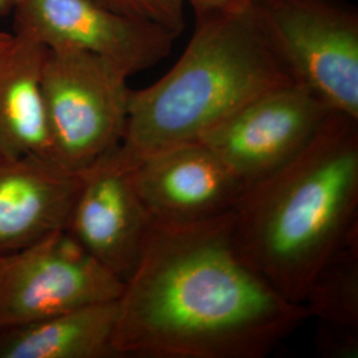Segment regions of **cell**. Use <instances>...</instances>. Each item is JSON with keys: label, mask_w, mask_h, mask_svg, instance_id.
Returning a JSON list of instances; mask_svg holds the SVG:
<instances>
[{"label": "cell", "mask_w": 358, "mask_h": 358, "mask_svg": "<svg viewBox=\"0 0 358 358\" xmlns=\"http://www.w3.org/2000/svg\"><path fill=\"white\" fill-rule=\"evenodd\" d=\"M291 80L358 120V13L343 0H254Z\"/></svg>", "instance_id": "obj_5"}, {"label": "cell", "mask_w": 358, "mask_h": 358, "mask_svg": "<svg viewBox=\"0 0 358 358\" xmlns=\"http://www.w3.org/2000/svg\"><path fill=\"white\" fill-rule=\"evenodd\" d=\"M11 13L15 35L47 50L94 53L128 77L166 59L177 38L158 23L118 13L99 0H15Z\"/></svg>", "instance_id": "obj_8"}, {"label": "cell", "mask_w": 358, "mask_h": 358, "mask_svg": "<svg viewBox=\"0 0 358 358\" xmlns=\"http://www.w3.org/2000/svg\"><path fill=\"white\" fill-rule=\"evenodd\" d=\"M232 222L154 223L118 297V357L264 358L309 319L243 262Z\"/></svg>", "instance_id": "obj_1"}, {"label": "cell", "mask_w": 358, "mask_h": 358, "mask_svg": "<svg viewBox=\"0 0 358 358\" xmlns=\"http://www.w3.org/2000/svg\"><path fill=\"white\" fill-rule=\"evenodd\" d=\"M118 299L0 332V358H115Z\"/></svg>", "instance_id": "obj_13"}, {"label": "cell", "mask_w": 358, "mask_h": 358, "mask_svg": "<svg viewBox=\"0 0 358 358\" xmlns=\"http://www.w3.org/2000/svg\"><path fill=\"white\" fill-rule=\"evenodd\" d=\"M254 0H183L195 11L196 16L210 13H230L243 10L251 6Z\"/></svg>", "instance_id": "obj_16"}, {"label": "cell", "mask_w": 358, "mask_h": 358, "mask_svg": "<svg viewBox=\"0 0 358 358\" xmlns=\"http://www.w3.org/2000/svg\"><path fill=\"white\" fill-rule=\"evenodd\" d=\"M358 226V120L333 112L289 162L244 190L232 241L251 268L303 304L316 273Z\"/></svg>", "instance_id": "obj_2"}, {"label": "cell", "mask_w": 358, "mask_h": 358, "mask_svg": "<svg viewBox=\"0 0 358 358\" xmlns=\"http://www.w3.org/2000/svg\"><path fill=\"white\" fill-rule=\"evenodd\" d=\"M118 13L148 19L167 28L177 38L186 26L183 0H99Z\"/></svg>", "instance_id": "obj_15"}, {"label": "cell", "mask_w": 358, "mask_h": 358, "mask_svg": "<svg viewBox=\"0 0 358 358\" xmlns=\"http://www.w3.org/2000/svg\"><path fill=\"white\" fill-rule=\"evenodd\" d=\"M15 0H0V16H7L13 13Z\"/></svg>", "instance_id": "obj_18"}, {"label": "cell", "mask_w": 358, "mask_h": 358, "mask_svg": "<svg viewBox=\"0 0 358 358\" xmlns=\"http://www.w3.org/2000/svg\"><path fill=\"white\" fill-rule=\"evenodd\" d=\"M294 83L251 6L196 16L174 66L143 90H130L122 149L137 158L196 141L259 94Z\"/></svg>", "instance_id": "obj_3"}, {"label": "cell", "mask_w": 358, "mask_h": 358, "mask_svg": "<svg viewBox=\"0 0 358 358\" xmlns=\"http://www.w3.org/2000/svg\"><path fill=\"white\" fill-rule=\"evenodd\" d=\"M131 179L154 223L161 224H189L226 215L245 190L198 140L131 158Z\"/></svg>", "instance_id": "obj_10"}, {"label": "cell", "mask_w": 358, "mask_h": 358, "mask_svg": "<svg viewBox=\"0 0 358 358\" xmlns=\"http://www.w3.org/2000/svg\"><path fill=\"white\" fill-rule=\"evenodd\" d=\"M153 226L133 185L131 158L121 145L80 173L65 230L121 282L138 264Z\"/></svg>", "instance_id": "obj_9"}, {"label": "cell", "mask_w": 358, "mask_h": 358, "mask_svg": "<svg viewBox=\"0 0 358 358\" xmlns=\"http://www.w3.org/2000/svg\"><path fill=\"white\" fill-rule=\"evenodd\" d=\"M303 306L319 324L321 356H358V226L321 266Z\"/></svg>", "instance_id": "obj_14"}, {"label": "cell", "mask_w": 358, "mask_h": 358, "mask_svg": "<svg viewBox=\"0 0 358 358\" xmlns=\"http://www.w3.org/2000/svg\"><path fill=\"white\" fill-rule=\"evenodd\" d=\"M121 282L65 230L0 255V332L117 300Z\"/></svg>", "instance_id": "obj_6"}, {"label": "cell", "mask_w": 358, "mask_h": 358, "mask_svg": "<svg viewBox=\"0 0 358 358\" xmlns=\"http://www.w3.org/2000/svg\"><path fill=\"white\" fill-rule=\"evenodd\" d=\"M13 34H8L4 31H0V56L10 48L13 44Z\"/></svg>", "instance_id": "obj_17"}, {"label": "cell", "mask_w": 358, "mask_h": 358, "mask_svg": "<svg viewBox=\"0 0 358 358\" xmlns=\"http://www.w3.org/2000/svg\"><path fill=\"white\" fill-rule=\"evenodd\" d=\"M45 53L38 41L13 34L0 56V162L27 155L55 161L40 85Z\"/></svg>", "instance_id": "obj_12"}, {"label": "cell", "mask_w": 358, "mask_h": 358, "mask_svg": "<svg viewBox=\"0 0 358 358\" xmlns=\"http://www.w3.org/2000/svg\"><path fill=\"white\" fill-rule=\"evenodd\" d=\"M129 77L90 52L47 50L41 94L53 159L78 174L121 145L128 120Z\"/></svg>", "instance_id": "obj_4"}, {"label": "cell", "mask_w": 358, "mask_h": 358, "mask_svg": "<svg viewBox=\"0 0 358 358\" xmlns=\"http://www.w3.org/2000/svg\"><path fill=\"white\" fill-rule=\"evenodd\" d=\"M75 174L50 158L0 162V255L64 230L76 196Z\"/></svg>", "instance_id": "obj_11"}, {"label": "cell", "mask_w": 358, "mask_h": 358, "mask_svg": "<svg viewBox=\"0 0 358 358\" xmlns=\"http://www.w3.org/2000/svg\"><path fill=\"white\" fill-rule=\"evenodd\" d=\"M333 112L306 87L287 83L244 103L198 141L247 189L300 153Z\"/></svg>", "instance_id": "obj_7"}]
</instances>
